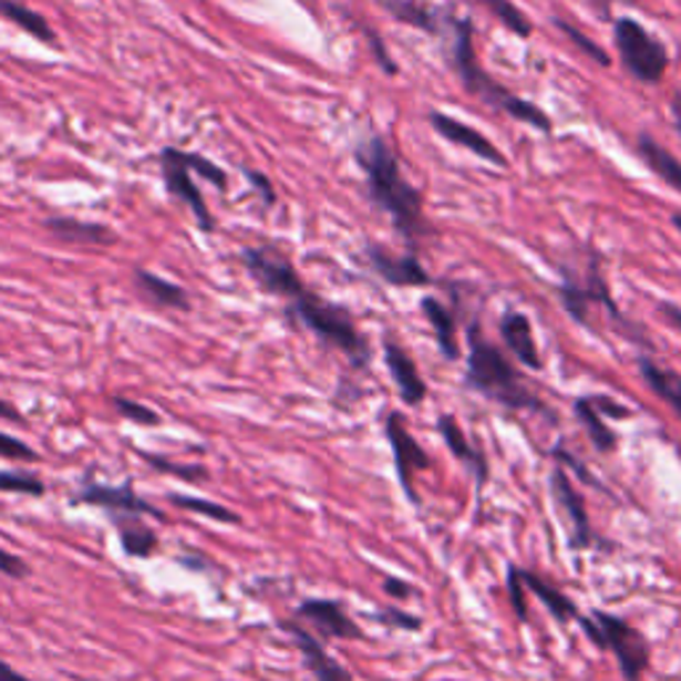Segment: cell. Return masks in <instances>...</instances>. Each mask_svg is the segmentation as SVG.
<instances>
[{"mask_svg": "<svg viewBox=\"0 0 681 681\" xmlns=\"http://www.w3.org/2000/svg\"><path fill=\"white\" fill-rule=\"evenodd\" d=\"M557 28L561 30V32H567V38H570V41L578 45L580 51H584V54H588L594 59V62L597 64H601V68H607V64H610V56L605 54V51H601V45H597L594 41H588V38L584 35V32H578L572 28V24H567V22H557Z\"/></svg>", "mask_w": 681, "mask_h": 681, "instance_id": "8d00e7d4", "label": "cell"}, {"mask_svg": "<svg viewBox=\"0 0 681 681\" xmlns=\"http://www.w3.org/2000/svg\"><path fill=\"white\" fill-rule=\"evenodd\" d=\"M142 458L147 461L152 468H157L161 474H171V477H178L184 482H205V479H208V468H203V466L176 464V461H165V458H161V455H149V453H142Z\"/></svg>", "mask_w": 681, "mask_h": 681, "instance_id": "1f68e13d", "label": "cell"}, {"mask_svg": "<svg viewBox=\"0 0 681 681\" xmlns=\"http://www.w3.org/2000/svg\"><path fill=\"white\" fill-rule=\"evenodd\" d=\"M178 157H182V163L187 165L192 176H203L205 182L216 184L218 189H227V174H224V168H218L214 161H205L203 155H195V152H184V149H178Z\"/></svg>", "mask_w": 681, "mask_h": 681, "instance_id": "d6a6232c", "label": "cell"}, {"mask_svg": "<svg viewBox=\"0 0 681 681\" xmlns=\"http://www.w3.org/2000/svg\"><path fill=\"white\" fill-rule=\"evenodd\" d=\"M639 152H641V157H644V163L650 165L654 174L663 178L668 187L681 192V163L671 155V152H668L665 147H660V144L647 134L639 136Z\"/></svg>", "mask_w": 681, "mask_h": 681, "instance_id": "cb8c5ba5", "label": "cell"}, {"mask_svg": "<svg viewBox=\"0 0 681 681\" xmlns=\"http://www.w3.org/2000/svg\"><path fill=\"white\" fill-rule=\"evenodd\" d=\"M280 628L293 637L296 647H299L303 654V665L312 671V677L317 681H354L352 673H349L347 668L333 658V654H328L326 647H322V641L317 639L314 633H309L299 620H282Z\"/></svg>", "mask_w": 681, "mask_h": 681, "instance_id": "4fadbf2b", "label": "cell"}, {"mask_svg": "<svg viewBox=\"0 0 681 681\" xmlns=\"http://www.w3.org/2000/svg\"><path fill=\"white\" fill-rule=\"evenodd\" d=\"M383 591H386L389 597H394V599H407L410 594H413V588H410L405 580L392 578V575H389V578L383 580Z\"/></svg>", "mask_w": 681, "mask_h": 681, "instance_id": "ee69618b", "label": "cell"}, {"mask_svg": "<svg viewBox=\"0 0 681 681\" xmlns=\"http://www.w3.org/2000/svg\"><path fill=\"white\" fill-rule=\"evenodd\" d=\"M246 174L250 178V184H254V189L261 192L264 203L272 205L275 203V189H272V184H269V178L261 176V174H256V171H246Z\"/></svg>", "mask_w": 681, "mask_h": 681, "instance_id": "7bdbcfd3", "label": "cell"}, {"mask_svg": "<svg viewBox=\"0 0 681 681\" xmlns=\"http://www.w3.org/2000/svg\"><path fill=\"white\" fill-rule=\"evenodd\" d=\"M0 681H30L24 673H19L6 660H0Z\"/></svg>", "mask_w": 681, "mask_h": 681, "instance_id": "7dc6e473", "label": "cell"}, {"mask_svg": "<svg viewBox=\"0 0 681 681\" xmlns=\"http://www.w3.org/2000/svg\"><path fill=\"white\" fill-rule=\"evenodd\" d=\"M136 286L142 288V293L147 296L152 303H157V307L182 309V312H187L189 309V299L187 293H184V288H178L176 282L163 280V277L147 272V269H138Z\"/></svg>", "mask_w": 681, "mask_h": 681, "instance_id": "603a6c76", "label": "cell"}, {"mask_svg": "<svg viewBox=\"0 0 681 681\" xmlns=\"http://www.w3.org/2000/svg\"><path fill=\"white\" fill-rule=\"evenodd\" d=\"M386 436L394 453L396 479H400L402 491H405L407 498L419 506V495L413 491V477L415 472H426V468L432 466V458H429L426 450L415 442V436L407 432L405 421H402L400 413H392L386 419Z\"/></svg>", "mask_w": 681, "mask_h": 681, "instance_id": "ba28073f", "label": "cell"}, {"mask_svg": "<svg viewBox=\"0 0 681 681\" xmlns=\"http://www.w3.org/2000/svg\"><path fill=\"white\" fill-rule=\"evenodd\" d=\"M0 17H6L9 22H14L17 28H22L24 32H30L32 38L43 43H54L56 35L51 30V24L38 14V11L28 9L24 3H17V0H0Z\"/></svg>", "mask_w": 681, "mask_h": 681, "instance_id": "83f0119b", "label": "cell"}, {"mask_svg": "<svg viewBox=\"0 0 681 681\" xmlns=\"http://www.w3.org/2000/svg\"><path fill=\"white\" fill-rule=\"evenodd\" d=\"M575 415H578L580 423H584L588 440H591V445L597 447L599 453H612V450L618 447V436H615L612 429L601 421V413H597L591 400L580 396V400L575 402Z\"/></svg>", "mask_w": 681, "mask_h": 681, "instance_id": "4316f807", "label": "cell"}, {"mask_svg": "<svg viewBox=\"0 0 681 681\" xmlns=\"http://www.w3.org/2000/svg\"><path fill=\"white\" fill-rule=\"evenodd\" d=\"M375 620H379V623H383V626L402 628V631H419V628L423 626L419 615H407V612H402V610H394V607H392V610L375 612Z\"/></svg>", "mask_w": 681, "mask_h": 681, "instance_id": "f35d334b", "label": "cell"}, {"mask_svg": "<svg viewBox=\"0 0 681 681\" xmlns=\"http://www.w3.org/2000/svg\"><path fill=\"white\" fill-rule=\"evenodd\" d=\"M671 224H673V227H677V229H679V233H681V214H673V218H671Z\"/></svg>", "mask_w": 681, "mask_h": 681, "instance_id": "f907efd6", "label": "cell"}, {"mask_svg": "<svg viewBox=\"0 0 681 681\" xmlns=\"http://www.w3.org/2000/svg\"><path fill=\"white\" fill-rule=\"evenodd\" d=\"M615 45H618L620 59L628 75H633L641 83H660L668 70V51L665 45L641 28L637 19H618L615 24Z\"/></svg>", "mask_w": 681, "mask_h": 681, "instance_id": "5b68a950", "label": "cell"}, {"mask_svg": "<svg viewBox=\"0 0 681 681\" xmlns=\"http://www.w3.org/2000/svg\"><path fill=\"white\" fill-rule=\"evenodd\" d=\"M436 429H440L442 440L447 442L450 453L455 455L458 461H464V464L472 468L474 477H477V485L482 487L487 482V461L485 453H482L479 447H474L472 442L466 440L464 429L458 426V421L453 419V415H442L440 421H436Z\"/></svg>", "mask_w": 681, "mask_h": 681, "instance_id": "d6986e66", "label": "cell"}, {"mask_svg": "<svg viewBox=\"0 0 681 681\" xmlns=\"http://www.w3.org/2000/svg\"><path fill=\"white\" fill-rule=\"evenodd\" d=\"M383 354H386L389 373H392L396 389H400L402 402H405V405H421V402L426 400V383H423L415 362L410 360L405 349L392 339H386V343H383Z\"/></svg>", "mask_w": 681, "mask_h": 681, "instance_id": "2e32d148", "label": "cell"}, {"mask_svg": "<svg viewBox=\"0 0 681 681\" xmlns=\"http://www.w3.org/2000/svg\"><path fill=\"white\" fill-rule=\"evenodd\" d=\"M597 6L601 9V14H605V11L610 9V0H597Z\"/></svg>", "mask_w": 681, "mask_h": 681, "instance_id": "681fc988", "label": "cell"}, {"mask_svg": "<svg viewBox=\"0 0 681 681\" xmlns=\"http://www.w3.org/2000/svg\"><path fill=\"white\" fill-rule=\"evenodd\" d=\"M243 264H246V269L250 272L259 286L267 290V293L282 296V299H290V296L299 290L303 282L301 277L296 275V269L290 267L286 259H280V256H275L272 250L267 248H246L240 254Z\"/></svg>", "mask_w": 681, "mask_h": 681, "instance_id": "9c48e42d", "label": "cell"}, {"mask_svg": "<svg viewBox=\"0 0 681 681\" xmlns=\"http://www.w3.org/2000/svg\"><path fill=\"white\" fill-rule=\"evenodd\" d=\"M296 618L314 626L328 639H365V631L343 612V607L333 599H307L301 601Z\"/></svg>", "mask_w": 681, "mask_h": 681, "instance_id": "8fae6325", "label": "cell"}, {"mask_svg": "<svg viewBox=\"0 0 681 681\" xmlns=\"http://www.w3.org/2000/svg\"><path fill=\"white\" fill-rule=\"evenodd\" d=\"M554 458H557L561 466H570V468H575V472H578V474H580V477H584L586 482H591V485H597V479H594V477H591V474H588V468H586L584 464H578V461H575V458H572V455H570V453H567V450H561V447H557V450H554Z\"/></svg>", "mask_w": 681, "mask_h": 681, "instance_id": "b9f144b4", "label": "cell"}, {"mask_svg": "<svg viewBox=\"0 0 681 681\" xmlns=\"http://www.w3.org/2000/svg\"><path fill=\"white\" fill-rule=\"evenodd\" d=\"M110 519L112 525L117 527V538H121L125 557L149 559L152 554L157 551V546H161L157 535L144 525L142 517H110Z\"/></svg>", "mask_w": 681, "mask_h": 681, "instance_id": "44dd1931", "label": "cell"}, {"mask_svg": "<svg viewBox=\"0 0 681 681\" xmlns=\"http://www.w3.org/2000/svg\"><path fill=\"white\" fill-rule=\"evenodd\" d=\"M506 588H508V599H512L514 612H517V618L522 623H527V588L522 584L519 578V567H508V578H506Z\"/></svg>", "mask_w": 681, "mask_h": 681, "instance_id": "d590c367", "label": "cell"}, {"mask_svg": "<svg viewBox=\"0 0 681 681\" xmlns=\"http://www.w3.org/2000/svg\"><path fill=\"white\" fill-rule=\"evenodd\" d=\"M594 623L599 628V650H610L618 658L626 681H641L650 668V641L618 615L594 612Z\"/></svg>", "mask_w": 681, "mask_h": 681, "instance_id": "8992f818", "label": "cell"}, {"mask_svg": "<svg viewBox=\"0 0 681 681\" xmlns=\"http://www.w3.org/2000/svg\"><path fill=\"white\" fill-rule=\"evenodd\" d=\"M0 458H9V461H38V453L30 445H24L22 440H17V436L3 434L0 432Z\"/></svg>", "mask_w": 681, "mask_h": 681, "instance_id": "74e56055", "label": "cell"}, {"mask_svg": "<svg viewBox=\"0 0 681 681\" xmlns=\"http://www.w3.org/2000/svg\"><path fill=\"white\" fill-rule=\"evenodd\" d=\"M421 307H423V314H426V320L432 322L440 349L445 352L447 360H455V357H458V341H455L458 330H455V317L450 314L436 299H423Z\"/></svg>", "mask_w": 681, "mask_h": 681, "instance_id": "484cf974", "label": "cell"}, {"mask_svg": "<svg viewBox=\"0 0 681 681\" xmlns=\"http://www.w3.org/2000/svg\"><path fill=\"white\" fill-rule=\"evenodd\" d=\"M591 405L597 407V413L610 415V419H628V415H631V410L618 405V402L610 400V396H591Z\"/></svg>", "mask_w": 681, "mask_h": 681, "instance_id": "60d3db41", "label": "cell"}, {"mask_svg": "<svg viewBox=\"0 0 681 681\" xmlns=\"http://www.w3.org/2000/svg\"><path fill=\"white\" fill-rule=\"evenodd\" d=\"M386 9L394 19H400V22H405V24H413V28H419V30H426V32L440 30L436 11H432L423 3H415V0H386Z\"/></svg>", "mask_w": 681, "mask_h": 681, "instance_id": "f1b7e54d", "label": "cell"}, {"mask_svg": "<svg viewBox=\"0 0 681 681\" xmlns=\"http://www.w3.org/2000/svg\"><path fill=\"white\" fill-rule=\"evenodd\" d=\"M0 493H22L32 498H43L45 485L32 474L22 472H0Z\"/></svg>", "mask_w": 681, "mask_h": 681, "instance_id": "836d02e7", "label": "cell"}, {"mask_svg": "<svg viewBox=\"0 0 681 681\" xmlns=\"http://www.w3.org/2000/svg\"><path fill=\"white\" fill-rule=\"evenodd\" d=\"M660 314L681 333V307H677V303H660Z\"/></svg>", "mask_w": 681, "mask_h": 681, "instance_id": "f6af8a7d", "label": "cell"}, {"mask_svg": "<svg viewBox=\"0 0 681 681\" xmlns=\"http://www.w3.org/2000/svg\"><path fill=\"white\" fill-rule=\"evenodd\" d=\"M171 504L184 508V512L200 514V517H208L214 522H224V525H240V514H235L233 508L214 504V501L195 498V495H171Z\"/></svg>", "mask_w": 681, "mask_h": 681, "instance_id": "f546056e", "label": "cell"}, {"mask_svg": "<svg viewBox=\"0 0 681 681\" xmlns=\"http://www.w3.org/2000/svg\"><path fill=\"white\" fill-rule=\"evenodd\" d=\"M161 168L165 178V189H168L174 197H178V200L187 203L189 210L197 218V224H200V229L210 233V229H214V216H210L208 205H205L200 187L195 184V176L189 174V168L182 163V157H178V149L174 147L163 149Z\"/></svg>", "mask_w": 681, "mask_h": 681, "instance_id": "30bf717a", "label": "cell"}, {"mask_svg": "<svg viewBox=\"0 0 681 681\" xmlns=\"http://www.w3.org/2000/svg\"><path fill=\"white\" fill-rule=\"evenodd\" d=\"M468 386L477 389L479 394L491 396L512 410H535V413H548L544 402L535 396L525 381L519 379L517 370L506 360L498 347L482 339L479 328H472L468 333Z\"/></svg>", "mask_w": 681, "mask_h": 681, "instance_id": "7a4b0ae2", "label": "cell"}, {"mask_svg": "<svg viewBox=\"0 0 681 681\" xmlns=\"http://www.w3.org/2000/svg\"><path fill=\"white\" fill-rule=\"evenodd\" d=\"M559 296H561V303H565L567 312L572 314V320L578 322H586V312H588V303H605L607 309H610V314L615 317L618 322H623V317H620L618 312V303L612 301L610 290H607V282L601 280L597 269H591V280L586 282V286H572V282H567V286L559 288Z\"/></svg>", "mask_w": 681, "mask_h": 681, "instance_id": "e0dca14e", "label": "cell"}, {"mask_svg": "<svg viewBox=\"0 0 681 681\" xmlns=\"http://www.w3.org/2000/svg\"><path fill=\"white\" fill-rule=\"evenodd\" d=\"M639 370L641 379L647 381V386H650L660 400L677 410V415L681 419V375L673 373V370L658 368L652 360H641Z\"/></svg>", "mask_w": 681, "mask_h": 681, "instance_id": "d4e9b609", "label": "cell"}, {"mask_svg": "<svg viewBox=\"0 0 681 681\" xmlns=\"http://www.w3.org/2000/svg\"><path fill=\"white\" fill-rule=\"evenodd\" d=\"M0 575H9V578L22 580L30 575V565L22 557H17V554L0 548Z\"/></svg>", "mask_w": 681, "mask_h": 681, "instance_id": "ab89813d", "label": "cell"}, {"mask_svg": "<svg viewBox=\"0 0 681 681\" xmlns=\"http://www.w3.org/2000/svg\"><path fill=\"white\" fill-rule=\"evenodd\" d=\"M354 157L368 176L370 197L392 216L396 233L410 237V240L426 233L419 189L410 187L407 178L402 176L400 163H396L394 152L386 147V142L375 134L365 136L357 144Z\"/></svg>", "mask_w": 681, "mask_h": 681, "instance_id": "6da1fadb", "label": "cell"}, {"mask_svg": "<svg viewBox=\"0 0 681 681\" xmlns=\"http://www.w3.org/2000/svg\"><path fill=\"white\" fill-rule=\"evenodd\" d=\"M519 578L525 588H530V591L544 601V607L548 612L554 615V618L559 620V623H572V620H578V607H575V601L567 597V594H561L559 588H554L548 584L546 578H540L538 572L533 570H519Z\"/></svg>", "mask_w": 681, "mask_h": 681, "instance_id": "7402d4cb", "label": "cell"}, {"mask_svg": "<svg viewBox=\"0 0 681 681\" xmlns=\"http://www.w3.org/2000/svg\"><path fill=\"white\" fill-rule=\"evenodd\" d=\"M0 419L11 421V423H24V415L19 413L14 405H9V402H3V400H0Z\"/></svg>", "mask_w": 681, "mask_h": 681, "instance_id": "bcb514c9", "label": "cell"}, {"mask_svg": "<svg viewBox=\"0 0 681 681\" xmlns=\"http://www.w3.org/2000/svg\"><path fill=\"white\" fill-rule=\"evenodd\" d=\"M75 504L99 506L110 514V517H155L165 522V514L149 501L138 498L134 491V482L125 479L123 485H96V482H85L81 493L75 495Z\"/></svg>", "mask_w": 681, "mask_h": 681, "instance_id": "52a82bcc", "label": "cell"}, {"mask_svg": "<svg viewBox=\"0 0 681 681\" xmlns=\"http://www.w3.org/2000/svg\"><path fill=\"white\" fill-rule=\"evenodd\" d=\"M43 227L54 233L59 240L68 243H85V246H110V243H115V233H110L104 224L81 221V218L51 216L45 218Z\"/></svg>", "mask_w": 681, "mask_h": 681, "instance_id": "ffe728a7", "label": "cell"}, {"mask_svg": "<svg viewBox=\"0 0 681 681\" xmlns=\"http://www.w3.org/2000/svg\"><path fill=\"white\" fill-rule=\"evenodd\" d=\"M501 336H504V343L517 354V360L525 368L540 370L544 368V360L538 354V343H535L533 326L527 320V314L522 312H506L501 317Z\"/></svg>", "mask_w": 681, "mask_h": 681, "instance_id": "ac0fdd59", "label": "cell"}, {"mask_svg": "<svg viewBox=\"0 0 681 681\" xmlns=\"http://www.w3.org/2000/svg\"><path fill=\"white\" fill-rule=\"evenodd\" d=\"M482 3H485L487 9H491L493 14L501 19V24H504L506 30H512L514 35H519V38L533 35L530 17H527L525 11H519L517 6L512 3V0H482Z\"/></svg>", "mask_w": 681, "mask_h": 681, "instance_id": "4dcf8cb0", "label": "cell"}, {"mask_svg": "<svg viewBox=\"0 0 681 681\" xmlns=\"http://www.w3.org/2000/svg\"><path fill=\"white\" fill-rule=\"evenodd\" d=\"M551 491L557 495L561 514H565L567 522H570V546L572 548H588L594 544V527L591 519H588L586 512V501L584 495L575 491L570 474L565 472V466H557L551 474Z\"/></svg>", "mask_w": 681, "mask_h": 681, "instance_id": "7c38bea8", "label": "cell"}, {"mask_svg": "<svg viewBox=\"0 0 681 681\" xmlns=\"http://www.w3.org/2000/svg\"><path fill=\"white\" fill-rule=\"evenodd\" d=\"M112 405H115V410L123 415V419L134 421L138 426H157V423H161V415H157L155 410L147 405H138L134 400H125V396H112Z\"/></svg>", "mask_w": 681, "mask_h": 681, "instance_id": "e575fe53", "label": "cell"}, {"mask_svg": "<svg viewBox=\"0 0 681 681\" xmlns=\"http://www.w3.org/2000/svg\"><path fill=\"white\" fill-rule=\"evenodd\" d=\"M671 112H673V121H677V128H679V134H681V94L673 96Z\"/></svg>", "mask_w": 681, "mask_h": 681, "instance_id": "c3c4849f", "label": "cell"}, {"mask_svg": "<svg viewBox=\"0 0 681 681\" xmlns=\"http://www.w3.org/2000/svg\"><path fill=\"white\" fill-rule=\"evenodd\" d=\"M370 264H373V269L379 272L383 280L392 282V286L400 288H421L429 286V275L423 272L419 256H392L386 254L381 246H370L368 248Z\"/></svg>", "mask_w": 681, "mask_h": 681, "instance_id": "9a60e30c", "label": "cell"}, {"mask_svg": "<svg viewBox=\"0 0 681 681\" xmlns=\"http://www.w3.org/2000/svg\"><path fill=\"white\" fill-rule=\"evenodd\" d=\"M455 70H458L461 83L466 85L468 94H474L477 99H485V102L495 104L498 110L508 112L514 121L533 125L538 131H551V121L544 110L535 107L533 102H525L522 96H514L512 91H506L504 85L495 83L485 70L479 68L477 62V51H474V35H472V22L468 19H455Z\"/></svg>", "mask_w": 681, "mask_h": 681, "instance_id": "3957f363", "label": "cell"}, {"mask_svg": "<svg viewBox=\"0 0 681 681\" xmlns=\"http://www.w3.org/2000/svg\"><path fill=\"white\" fill-rule=\"evenodd\" d=\"M288 301H290V314L312 330L317 339L326 341L328 347L341 349L354 368L368 365L370 362L368 343L360 336V330H357L354 317L349 314L347 307L322 299V296L312 293L307 286L296 290Z\"/></svg>", "mask_w": 681, "mask_h": 681, "instance_id": "277c9868", "label": "cell"}, {"mask_svg": "<svg viewBox=\"0 0 681 681\" xmlns=\"http://www.w3.org/2000/svg\"><path fill=\"white\" fill-rule=\"evenodd\" d=\"M429 123L434 125V131L442 138H447L450 144H458V147H464L468 152H474V155L482 157V161L493 163V165H506V155L501 152L495 144L487 138L485 134H479L477 128H472V125L461 123L458 117H450L445 112H432L429 115Z\"/></svg>", "mask_w": 681, "mask_h": 681, "instance_id": "5bb4252c", "label": "cell"}]
</instances>
